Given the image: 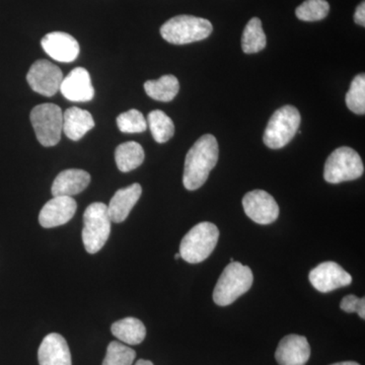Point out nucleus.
I'll return each instance as SVG.
<instances>
[{"mask_svg":"<svg viewBox=\"0 0 365 365\" xmlns=\"http://www.w3.org/2000/svg\"><path fill=\"white\" fill-rule=\"evenodd\" d=\"M108 206L102 202L91 204L83 215V242L88 254H96L105 246L111 232Z\"/></svg>","mask_w":365,"mask_h":365,"instance_id":"obj_5","label":"nucleus"},{"mask_svg":"<svg viewBox=\"0 0 365 365\" xmlns=\"http://www.w3.org/2000/svg\"><path fill=\"white\" fill-rule=\"evenodd\" d=\"M330 11L326 0H306L295 9V16L300 21H318L324 20Z\"/></svg>","mask_w":365,"mask_h":365,"instance_id":"obj_26","label":"nucleus"},{"mask_svg":"<svg viewBox=\"0 0 365 365\" xmlns=\"http://www.w3.org/2000/svg\"><path fill=\"white\" fill-rule=\"evenodd\" d=\"M220 239V230L213 223H198L182 237L180 255L182 260L190 264L201 263L215 251Z\"/></svg>","mask_w":365,"mask_h":365,"instance_id":"obj_4","label":"nucleus"},{"mask_svg":"<svg viewBox=\"0 0 365 365\" xmlns=\"http://www.w3.org/2000/svg\"><path fill=\"white\" fill-rule=\"evenodd\" d=\"M217 140L211 134L201 136L190 148L185 160L182 184L189 191L201 188L218 160Z\"/></svg>","mask_w":365,"mask_h":365,"instance_id":"obj_1","label":"nucleus"},{"mask_svg":"<svg viewBox=\"0 0 365 365\" xmlns=\"http://www.w3.org/2000/svg\"><path fill=\"white\" fill-rule=\"evenodd\" d=\"M212 31V24L208 20L182 14L165 21L160 28V35L170 44L185 45L206 39Z\"/></svg>","mask_w":365,"mask_h":365,"instance_id":"obj_3","label":"nucleus"},{"mask_svg":"<svg viewBox=\"0 0 365 365\" xmlns=\"http://www.w3.org/2000/svg\"><path fill=\"white\" fill-rule=\"evenodd\" d=\"M111 332L118 340L128 345H138L145 339L146 329L140 319L125 318L111 327Z\"/></svg>","mask_w":365,"mask_h":365,"instance_id":"obj_20","label":"nucleus"},{"mask_svg":"<svg viewBox=\"0 0 365 365\" xmlns=\"http://www.w3.org/2000/svg\"><path fill=\"white\" fill-rule=\"evenodd\" d=\"M95 127L90 112L78 107H71L63 113V132L69 139L78 141Z\"/></svg>","mask_w":365,"mask_h":365,"instance_id":"obj_19","label":"nucleus"},{"mask_svg":"<svg viewBox=\"0 0 365 365\" xmlns=\"http://www.w3.org/2000/svg\"><path fill=\"white\" fill-rule=\"evenodd\" d=\"M148 126L158 143H165L174 136V122L160 110H155L148 114Z\"/></svg>","mask_w":365,"mask_h":365,"instance_id":"obj_24","label":"nucleus"},{"mask_svg":"<svg viewBox=\"0 0 365 365\" xmlns=\"http://www.w3.org/2000/svg\"><path fill=\"white\" fill-rule=\"evenodd\" d=\"M311 357V346L304 336H285L278 344L275 359L279 365H306Z\"/></svg>","mask_w":365,"mask_h":365,"instance_id":"obj_15","label":"nucleus"},{"mask_svg":"<svg viewBox=\"0 0 365 365\" xmlns=\"http://www.w3.org/2000/svg\"><path fill=\"white\" fill-rule=\"evenodd\" d=\"M38 359L40 365H71V354L66 340L57 333L46 336L41 343Z\"/></svg>","mask_w":365,"mask_h":365,"instance_id":"obj_16","label":"nucleus"},{"mask_svg":"<svg viewBox=\"0 0 365 365\" xmlns=\"http://www.w3.org/2000/svg\"><path fill=\"white\" fill-rule=\"evenodd\" d=\"M63 73L61 69L48 60H38L26 74L29 86L36 93L44 97H53L60 90Z\"/></svg>","mask_w":365,"mask_h":365,"instance_id":"obj_9","label":"nucleus"},{"mask_svg":"<svg viewBox=\"0 0 365 365\" xmlns=\"http://www.w3.org/2000/svg\"><path fill=\"white\" fill-rule=\"evenodd\" d=\"M340 307L345 313H357L362 319H365V299L356 295L349 294L341 300Z\"/></svg>","mask_w":365,"mask_h":365,"instance_id":"obj_29","label":"nucleus"},{"mask_svg":"<svg viewBox=\"0 0 365 365\" xmlns=\"http://www.w3.org/2000/svg\"><path fill=\"white\" fill-rule=\"evenodd\" d=\"M44 51L51 58L62 63H71L78 59L79 44L76 38L63 32L47 34L41 41Z\"/></svg>","mask_w":365,"mask_h":365,"instance_id":"obj_13","label":"nucleus"},{"mask_svg":"<svg viewBox=\"0 0 365 365\" xmlns=\"http://www.w3.org/2000/svg\"><path fill=\"white\" fill-rule=\"evenodd\" d=\"M302 117L294 106H284L274 113L264 132L263 141L269 148L279 150L294 139Z\"/></svg>","mask_w":365,"mask_h":365,"instance_id":"obj_6","label":"nucleus"},{"mask_svg":"<svg viewBox=\"0 0 365 365\" xmlns=\"http://www.w3.org/2000/svg\"><path fill=\"white\" fill-rule=\"evenodd\" d=\"M245 213L258 225H267L279 215V206L270 194L263 190H254L242 198Z\"/></svg>","mask_w":365,"mask_h":365,"instance_id":"obj_10","label":"nucleus"},{"mask_svg":"<svg viewBox=\"0 0 365 365\" xmlns=\"http://www.w3.org/2000/svg\"><path fill=\"white\" fill-rule=\"evenodd\" d=\"M136 357V352L123 343L113 341L107 348V353L103 365H132Z\"/></svg>","mask_w":365,"mask_h":365,"instance_id":"obj_27","label":"nucleus"},{"mask_svg":"<svg viewBox=\"0 0 365 365\" xmlns=\"http://www.w3.org/2000/svg\"><path fill=\"white\" fill-rule=\"evenodd\" d=\"M30 119L36 136L43 146L50 148L59 143L63 131V112L59 106L50 103L36 106Z\"/></svg>","mask_w":365,"mask_h":365,"instance_id":"obj_7","label":"nucleus"},{"mask_svg":"<svg viewBox=\"0 0 365 365\" xmlns=\"http://www.w3.org/2000/svg\"><path fill=\"white\" fill-rule=\"evenodd\" d=\"M175 258H176V259L181 258V255H180V253L176 254V256H175Z\"/></svg>","mask_w":365,"mask_h":365,"instance_id":"obj_33","label":"nucleus"},{"mask_svg":"<svg viewBox=\"0 0 365 365\" xmlns=\"http://www.w3.org/2000/svg\"><path fill=\"white\" fill-rule=\"evenodd\" d=\"M141 194L143 188L137 182L126 188L118 190L108 206V213L111 222L120 223L126 220L132 208L140 198Z\"/></svg>","mask_w":365,"mask_h":365,"instance_id":"obj_17","label":"nucleus"},{"mask_svg":"<svg viewBox=\"0 0 365 365\" xmlns=\"http://www.w3.org/2000/svg\"><path fill=\"white\" fill-rule=\"evenodd\" d=\"M354 21L357 25L365 26V2L362 1L361 4L357 6L356 11L354 14Z\"/></svg>","mask_w":365,"mask_h":365,"instance_id":"obj_30","label":"nucleus"},{"mask_svg":"<svg viewBox=\"0 0 365 365\" xmlns=\"http://www.w3.org/2000/svg\"><path fill=\"white\" fill-rule=\"evenodd\" d=\"M331 365H360L357 364V362L354 361H344V362H338V364H334Z\"/></svg>","mask_w":365,"mask_h":365,"instance_id":"obj_32","label":"nucleus"},{"mask_svg":"<svg viewBox=\"0 0 365 365\" xmlns=\"http://www.w3.org/2000/svg\"><path fill=\"white\" fill-rule=\"evenodd\" d=\"M76 209L78 204L72 197H53L40 211L41 227L52 228L66 225L76 215Z\"/></svg>","mask_w":365,"mask_h":365,"instance_id":"obj_12","label":"nucleus"},{"mask_svg":"<svg viewBox=\"0 0 365 365\" xmlns=\"http://www.w3.org/2000/svg\"><path fill=\"white\" fill-rule=\"evenodd\" d=\"M312 285L319 292L327 294L340 287L351 284L352 277L339 264L324 262L309 272Z\"/></svg>","mask_w":365,"mask_h":365,"instance_id":"obj_11","label":"nucleus"},{"mask_svg":"<svg viewBox=\"0 0 365 365\" xmlns=\"http://www.w3.org/2000/svg\"><path fill=\"white\" fill-rule=\"evenodd\" d=\"M91 175L83 170L69 169L60 173L52 185L53 196L78 195L88 188Z\"/></svg>","mask_w":365,"mask_h":365,"instance_id":"obj_18","label":"nucleus"},{"mask_svg":"<svg viewBox=\"0 0 365 365\" xmlns=\"http://www.w3.org/2000/svg\"><path fill=\"white\" fill-rule=\"evenodd\" d=\"M115 160L118 169L121 172L128 173L137 169L144 160L143 146L135 141L120 144L115 150Z\"/></svg>","mask_w":365,"mask_h":365,"instance_id":"obj_22","label":"nucleus"},{"mask_svg":"<svg viewBox=\"0 0 365 365\" xmlns=\"http://www.w3.org/2000/svg\"><path fill=\"white\" fill-rule=\"evenodd\" d=\"M266 47V35L262 28L260 19L253 18L247 24L242 36V51L246 54H255Z\"/></svg>","mask_w":365,"mask_h":365,"instance_id":"obj_23","label":"nucleus"},{"mask_svg":"<svg viewBox=\"0 0 365 365\" xmlns=\"http://www.w3.org/2000/svg\"><path fill=\"white\" fill-rule=\"evenodd\" d=\"M59 91L71 102H90L95 96L90 73L83 67H76L69 72L62 81Z\"/></svg>","mask_w":365,"mask_h":365,"instance_id":"obj_14","label":"nucleus"},{"mask_svg":"<svg viewBox=\"0 0 365 365\" xmlns=\"http://www.w3.org/2000/svg\"><path fill=\"white\" fill-rule=\"evenodd\" d=\"M346 105L350 111L355 114L364 115L365 113V76L360 73L353 78L349 91L346 95Z\"/></svg>","mask_w":365,"mask_h":365,"instance_id":"obj_25","label":"nucleus"},{"mask_svg":"<svg viewBox=\"0 0 365 365\" xmlns=\"http://www.w3.org/2000/svg\"><path fill=\"white\" fill-rule=\"evenodd\" d=\"M144 90L148 97L158 102H170L180 91L179 81L175 76L168 74L157 81H148L144 83Z\"/></svg>","mask_w":365,"mask_h":365,"instance_id":"obj_21","label":"nucleus"},{"mask_svg":"<svg viewBox=\"0 0 365 365\" xmlns=\"http://www.w3.org/2000/svg\"><path fill=\"white\" fill-rule=\"evenodd\" d=\"M117 126L123 133H141L148 129V121L143 113L131 109L117 117Z\"/></svg>","mask_w":365,"mask_h":365,"instance_id":"obj_28","label":"nucleus"},{"mask_svg":"<svg viewBox=\"0 0 365 365\" xmlns=\"http://www.w3.org/2000/svg\"><path fill=\"white\" fill-rule=\"evenodd\" d=\"M253 281V272L248 266L240 262H230L216 283L213 300L217 306H230L249 292Z\"/></svg>","mask_w":365,"mask_h":365,"instance_id":"obj_2","label":"nucleus"},{"mask_svg":"<svg viewBox=\"0 0 365 365\" xmlns=\"http://www.w3.org/2000/svg\"><path fill=\"white\" fill-rule=\"evenodd\" d=\"M364 173V163L359 153L352 148L343 146L334 150L327 160L324 178L330 184H340L357 180Z\"/></svg>","mask_w":365,"mask_h":365,"instance_id":"obj_8","label":"nucleus"},{"mask_svg":"<svg viewBox=\"0 0 365 365\" xmlns=\"http://www.w3.org/2000/svg\"><path fill=\"white\" fill-rule=\"evenodd\" d=\"M134 365H153V364L150 360L139 359Z\"/></svg>","mask_w":365,"mask_h":365,"instance_id":"obj_31","label":"nucleus"}]
</instances>
